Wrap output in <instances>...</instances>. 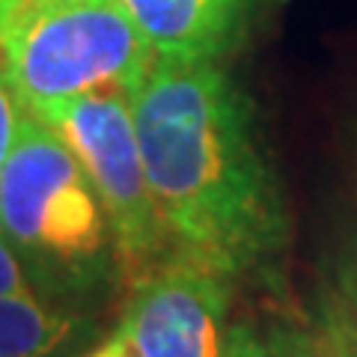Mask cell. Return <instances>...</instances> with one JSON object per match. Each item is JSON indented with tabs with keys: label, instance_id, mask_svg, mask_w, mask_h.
Returning a JSON list of instances; mask_svg holds the SVG:
<instances>
[{
	"label": "cell",
	"instance_id": "cell-1",
	"mask_svg": "<svg viewBox=\"0 0 357 357\" xmlns=\"http://www.w3.org/2000/svg\"><path fill=\"white\" fill-rule=\"evenodd\" d=\"M131 114L173 256L227 280L268 271L289 220L250 98L223 66L155 57Z\"/></svg>",
	"mask_w": 357,
	"mask_h": 357
},
{
	"label": "cell",
	"instance_id": "cell-2",
	"mask_svg": "<svg viewBox=\"0 0 357 357\" xmlns=\"http://www.w3.org/2000/svg\"><path fill=\"white\" fill-rule=\"evenodd\" d=\"M0 232L45 295L105 280L116 244L84 164L48 122L27 110L0 173Z\"/></svg>",
	"mask_w": 357,
	"mask_h": 357
},
{
	"label": "cell",
	"instance_id": "cell-3",
	"mask_svg": "<svg viewBox=\"0 0 357 357\" xmlns=\"http://www.w3.org/2000/svg\"><path fill=\"white\" fill-rule=\"evenodd\" d=\"M9 77L30 114L81 96H134L155 63L122 0H27L0 33Z\"/></svg>",
	"mask_w": 357,
	"mask_h": 357
},
{
	"label": "cell",
	"instance_id": "cell-4",
	"mask_svg": "<svg viewBox=\"0 0 357 357\" xmlns=\"http://www.w3.org/2000/svg\"><path fill=\"white\" fill-rule=\"evenodd\" d=\"M69 143L105 203L116 244V262L131 280L161 265L167 236L146 178L131 98L122 93L81 96L33 114Z\"/></svg>",
	"mask_w": 357,
	"mask_h": 357
},
{
	"label": "cell",
	"instance_id": "cell-5",
	"mask_svg": "<svg viewBox=\"0 0 357 357\" xmlns=\"http://www.w3.org/2000/svg\"><path fill=\"white\" fill-rule=\"evenodd\" d=\"M229 331V280L178 256L134 280L116 325L134 357H223Z\"/></svg>",
	"mask_w": 357,
	"mask_h": 357
},
{
	"label": "cell",
	"instance_id": "cell-6",
	"mask_svg": "<svg viewBox=\"0 0 357 357\" xmlns=\"http://www.w3.org/2000/svg\"><path fill=\"white\" fill-rule=\"evenodd\" d=\"M158 60L220 63L244 36L259 0H122Z\"/></svg>",
	"mask_w": 357,
	"mask_h": 357
},
{
	"label": "cell",
	"instance_id": "cell-7",
	"mask_svg": "<svg viewBox=\"0 0 357 357\" xmlns=\"http://www.w3.org/2000/svg\"><path fill=\"white\" fill-rule=\"evenodd\" d=\"M81 321L48 295L0 298V357H63Z\"/></svg>",
	"mask_w": 357,
	"mask_h": 357
},
{
	"label": "cell",
	"instance_id": "cell-8",
	"mask_svg": "<svg viewBox=\"0 0 357 357\" xmlns=\"http://www.w3.org/2000/svg\"><path fill=\"white\" fill-rule=\"evenodd\" d=\"M223 357H319L316 333L289 321H238Z\"/></svg>",
	"mask_w": 357,
	"mask_h": 357
},
{
	"label": "cell",
	"instance_id": "cell-9",
	"mask_svg": "<svg viewBox=\"0 0 357 357\" xmlns=\"http://www.w3.org/2000/svg\"><path fill=\"white\" fill-rule=\"evenodd\" d=\"M316 342L319 357H357V268L328 289Z\"/></svg>",
	"mask_w": 357,
	"mask_h": 357
},
{
	"label": "cell",
	"instance_id": "cell-10",
	"mask_svg": "<svg viewBox=\"0 0 357 357\" xmlns=\"http://www.w3.org/2000/svg\"><path fill=\"white\" fill-rule=\"evenodd\" d=\"M24 116H27V107L15 93V84H13V77H9L6 60H3V51H0V173H3V164L15 146V137L21 131Z\"/></svg>",
	"mask_w": 357,
	"mask_h": 357
},
{
	"label": "cell",
	"instance_id": "cell-11",
	"mask_svg": "<svg viewBox=\"0 0 357 357\" xmlns=\"http://www.w3.org/2000/svg\"><path fill=\"white\" fill-rule=\"evenodd\" d=\"M3 295H45L36 277L30 274L27 262L13 248L3 232H0V298ZM51 298V295H48Z\"/></svg>",
	"mask_w": 357,
	"mask_h": 357
},
{
	"label": "cell",
	"instance_id": "cell-12",
	"mask_svg": "<svg viewBox=\"0 0 357 357\" xmlns=\"http://www.w3.org/2000/svg\"><path fill=\"white\" fill-rule=\"evenodd\" d=\"M77 357H134V354H131V349L126 345V340H122L119 333L114 331L107 340L89 345V349L84 354H77Z\"/></svg>",
	"mask_w": 357,
	"mask_h": 357
},
{
	"label": "cell",
	"instance_id": "cell-13",
	"mask_svg": "<svg viewBox=\"0 0 357 357\" xmlns=\"http://www.w3.org/2000/svg\"><path fill=\"white\" fill-rule=\"evenodd\" d=\"M21 6H24V0H0V33H3V27L13 21V15Z\"/></svg>",
	"mask_w": 357,
	"mask_h": 357
},
{
	"label": "cell",
	"instance_id": "cell-14",
	"mask_svg": "<svg viewBox=\"0 0 357 357\" xmlns=\"http://www.w3.org/2000/svg\"><path fill=\"white\" fill-rule=\"evenodd\" d=\"M24 3H27V0H24Z\"/></svg>",
	"mask_w": 357,
	"mask_h": 357
}]
</instances>
